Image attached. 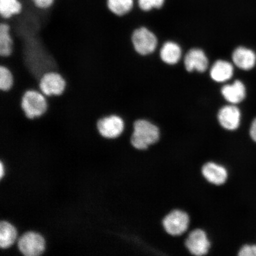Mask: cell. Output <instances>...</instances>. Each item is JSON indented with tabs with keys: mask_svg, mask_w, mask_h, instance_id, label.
Listing matches in <instances>:
<instances>
[{
	"mask_svg": "<svg viewBox=\"0 0 256 256\" xmlns=\"http://www.w3.org/2000/svg\"><path fill=\"white\" fill-rule=\"evenodd\" d=\"M165 0H138V6L143 11L151 10L152 8H160L164 4Z\"/></svg>",
	"mask_w": 256,
	"mask_h": 256,
	"instance_id": "obj_21",
	"label": "cell"
},
{
	"mask_svg": "<svg viewBox=\"0 0 256 256\" xmlns=\"http://www.w3.org/2000/svg\"><path fill=\"white\" fill-rule=\"evenodd\" d=\"M18 247L21 254L25 256H38L46 250V241L40 234L27 232L18 238Z\"/></svg>",
	"mask_w": 256,
	"mask_h": 256,
	"instance_id": "obj_6",
	"label": "cell"
},
{
	"mask_svg": "<svg viewBox=\"0 0 256 256\" xmlns=\"http://www.w3.org/2000/svg\"><path fill=\"white\" fill-rule=\"evenodd\" d=\"M133 132L130 142L131 145L138 150H146L158 142L160 138L158 128L145 120L134 122Z\"/></svg>",
	"mask_w": 256,
	"mask_h": 256,
	"instance_id": "obj_1",
	"label": "cell"
},
{
	"mask_svg": "<svg viewBox=\"0 0 256 256\" xmlns=\"http://www.w3.org/2000/svg\"><path fill=\"white\" fill-rule=\"evenodd\" d=\"M21 106L25 116L34 120L46 113L48 108L47 98L40 91L28 90L22 97Z\"/></svg>",
	"mask_w": 256,
	"mask_h": 256,
	"instance_id": "obj_2",
	"label": "cell"
},
{
	"mask_svg": "<svg viewBox=\"0 0 256 256\" xmlns=\"http://www.w3.org/2000/svg\"><path fill=\"white\" fill-rule=\"evenodd\" d=\"M232 60L239 68L248 71L256 66V55L254 50L245 47H239L234 51Z\"/></svg>",
	"mask_w": 256,
	"mask_h": 256,
	"instance_id": "obj_12",
	"label": "cell"
},
{
	"mask_svg": "<svg viewBox=\"0 0 256 256\" xmlns=\"http://www.w3.org/2000/svg\"><path fill=\"white\" fill-rule=\"evenodd\" d=\"M18 232L15 227L6 220L0 222V248L7 249L14 244Z\"/></svg>",
	"mask_w": 256,
	"mask_h": 256,
	"instance_id": "obj_18",
	"label": "cell"
},
{
	"mask_svg": "<svg viewBox=\"0 0 256 256\" xmlns=\"http://www.w3.org/2000/svg\"><path fill=\"white\" fill-rule=\"evenodd\" d=\"M240 256H256V245L242 246L238 252Z\"/></svg>",
	"mask_w": 256,
	"mask_h": 256,
	"instance_id": "obj_23",
	"label": "cell"
},
{
	"mask_svg": "<svg viewBox=\"0 0 256 256\" xmlns=\"http://www.w3.org/2000/svg\"><path fill=\"white\" fill-rule=\"evenodd\" d=\"M14 84V76L7 66H0V90L8 92Z\"/></svg>",
	"mask_w": 256,
	"mask_h": 256,
	"instance_id": "obj_20",
	"label": "cell"
},
{
	"mask_svg": "<svg viewBox=\"0 0 256 256\" xmlns=\"http://www.w3.org/2000/svg\"><path fill=\"white\" fill-rule=\"evenodd\" d=\"M201 172L207 182L216 186L225 184L228 177L227 170L214 162L206 163L202 168Z\"/></svg>",
	"mask_w": 256,
	"mask_h": 256,
	"instance_id": "obj_9",
	"label": "cell"
},
{
	"mask_svg": "<svg viewBox=\"0 0 256 256\" xmlns=\"http://www.w3.org/2000/svg\"><path fill=\"white\" fill-rule=\"evenodd\" d=\"M234 72L233 66L226 60H219L214 64L210 70V76L214 81L225 82L232 78Z\"/></svg>",
	"mask_w": 256,
	"mask_h": 256,
	"instance_id": "obj_16",
	"label": "cell"
},
{
	"mask_svg": "<svg viewBox=\"0 0 256 256\" xmlns=\"http://www.w3.org/2000/svg\"><path fill=\"white\" fill-rule=\"evenodd\" d=\"M190 224L188 213L180 210H174L163 218L162 225L166 232L172 236H180L186 232Z\"/></svg>",
	"mask_w": 256,
	"mask_h": 256,
	"instance_id": "obj_4",
	"label": "cell"
},
{
	"mask_svg": "<svg viewBox=\"0 0 256 256\" xmlns=\"http://www.w3.org/2000/svg\"><path fill=\"white\" fill-rule=\"evenodd\" d=\"M220 124L224 129L234 130L238 129L241 121V112L235 106L230 105L220 108L218 114Z\"/></svg>",
	"mask_w": 256,
	"mask_h": 256,
	"instance_id": "obj_10",
	"label": "cell"
},
{
	"mask_svg": "<svg viewBox=\"0 0 256 256\" xmlns=\"http://www.w3.org/2000/svg\"><path fill=\"white\" fill-rule=\"evenodd\" d=\"M222 92L226 100L232 104L240 103L246 96L245 86L240 80H236L232 84L224 86Z\"/></svg>",
	"mask_w": 256,
	"mask_h": 256,
	"instance_id": "obj_13",
	"label": "cell"
},
{
	"mask_svg": "<svg viewBox=\"0 0 256 256\" xmlns=\"http://www.w3.org/2000/svg\"><path fill=\"white\" fill-rule=\"evenodd\" d=\"M24 8V5L21 0H0L1 20H9L20 14Z\"/></svg>",
	"mask_w": 256,
	"mask_h": 256,
	"instance_id": "obj_15",
	"label": "cell"
},
{
	"mask_svg": "<svg viewBox=\"0 0 256 256\" xmlns=\"http://www.w3.org/2000/svg\"><path fill=\"white\" fill-rule=\"evenodd\" d=\"M104 4L112 14L122 18L132 10L134 0H105Z\"/></svg>",
	"mask_w": 256,
	"mask_h": 256,
	"instance_id": "obj_17",
	"label": "cell"
},
{
	"mask_svg": "<svg viewBox=\"0 0 256 256\" xmlns=\"http://www.w3.org/2000/svg\"><path fill=\"white\" fill-rule=\"evenodd\" d=\"M4 166H3L2 162H0V178H2L4 176Z\"/></svg>",
	"mask_w": 256,
	"mask_h": 256,
	"instance_id": "obj_25",
	"label": "cell"
},
{
	"mask_svg": "<svg viewBox=\"0 0 256 256\" xmlns=\"http://www.w3.org/2000/svg\"><path fill=\"white\" fill-rule=\"evenodd\" d=\"M185 246L192 254L202 256L208 254L211 245L206 232L197 228L188 234L186 239Z\"/></svg>",
	"mask_w": 256,
	"mask_h": 256,
	"instance_id": "obj_8",
	"label": "cell"
},
{
	"mask_svg": "<svg viewBox=\"0 0 256 256\" xmlns=\"http://www.w3.org/2000/svg\"><path fill=\"white\" fill-rule=\"evenodd\" d=\"M66 88V80L59 72H49L41 76L39 89L46 97L60 96L65 91Z\"/></svg>",
	"mask_w": 256,
	"mask_h": 256,
	"instance_id": "obj_7",
	"label": "cell"
},
{
	"mask_svg": "<svg viewBox=\"0 0 256 256\" xmlns=\"http://www.w3.org/2000/svg\"><path fill=\"white\" fill-rule=\"evenodd\" d=\"M161 58L166 64L174 65L180 60L182 50L177 44L168 42L164 44L160 51Z\"/></svg>",
	"mask_w": 256,
	"mask_h": 256,
	"instance_id": "obj_19",
	"label": "cell"
},
{
	"mask_svg": "<svg viewBox=\"0 0 256 256\" xmlns=\"http://www.w3.org/2000/svg\"><path fill=\"white\" fill-rule=\"evenodd\" d=\"M184 65L188 72L196 70L198 72H202L208 68V60L203 50L192 49L186 56Z\"/></svg>",
	"mask_w": 256,
	"mask_h": 256,
	"instance_id": "obj_11",
	"label": "cell"
},
{
	"mask_svg": "<svg viewBox=\"0 0 256 256\" xmlns=\"http://www.w3.org/2000/svg\"><path fill=\"white\" fill-rule=\"evenodd\" d=\"M130 40L136 52L140 56L152 53L158 46L154 34L146 28H136L131 34Z\"/></svg>",
	"mask_w": 256,
	"mask_h": 256,
	"instance_id": "obj_5",
	"label": "cell"
},
{
	"mask_svg": "<svg viewBox=\"0 0 256 256\" xmlns=\"http://www.w3.org/2000/svg\"><path fill=\"white\" fill-rule=\"evenodd\" d=\"M14 41L10 32V26L8 22H0V56L7 57L12 55L14 50Z\"/></svg>",
	"mask_w": 256,
	"mask_h": 256,
	"instance_id": "obj_14",
	"label": "cell"
},
{
	"mask_svg": "<svg viewBox=\"0 0 256 256\" xmlns=\"http://www.w3.org/2000/svg\"><path fill=\"white\" fill-rule=\"evenodd\" d=\"M96 128L100 136L114 140L123 134L126 129V122L119 115L112 114L100 118L96 124Z\"/></svg>",
	"mask_w": 256,
	"mask_h": 256,
	"instance_id": "obj_3",
	"label": "cell"
},
{
	"mask_svg": "<svg viewBox=\"0 0 256 256\" xmlns=\"http://www.w3.org/2000/svg\"><path fill=\"white\" fill-rule=\"evenodd\" d=\"M30 1L32 6L40 10H48L52 8L56 2V0H30Z\"/></svg>",
	"mask_w": 256,
	"mask_h": 256,
	"instance_id": "obj_22",
	"label": "cell"
},
{
	"mask_svg": "<svg viewBox=\"0 0 256 256\" xmlns=\"http://www.w3.org/2000/svg\"><path fill=\"white\" fill-rule=\"evenodd\" d=\"M250 135L252 139L256 142V118L252 121L250 129Z\"/></svg>",
	"mask_w": 256,
	"mask_h": 256,
	"instance_id": "obj_24",
	"label": "cell"
}]
</instances>
